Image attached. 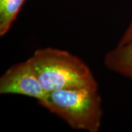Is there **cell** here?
<instances>
[{
  "mask_svg": "<svg viewBox=\"0 0 132 132\" xmlns=\"http://www.w3.org/2000/svg\"><path fill=\"white\" fill-rule=\"evenodd\" d=\"M46 93L64 89L98 87L90 68L68 51L39 48L29 58Z\"/></svg>",
  "mask_w": 132,
  "mask_h": 132,
  "instance_id": "obj_1",
  "label": "cell"
},
{
  "mask_svg": "<svg viewBox=\"0 0 132 132\" xmlns=\"http://www.w3.org/2000/svg\"><path fill=\"white\" fill-rule=\"evenodd\" d=\"M38 103L73 129L98 132L101 128L104 111L98 87L51 91Z\"/></svg>",
  "mask_w": 132,
  "mask_h": 132,
  "instance_id": "obj_2",
  "label": "cell"
},
{
  "mask_svg": "<svg viewBox=\"0 0 132 132\" xmlns=\"http://www.w3.org/2000/svg\"><path fill=\"white\" fill-rule=\"evenodd\" d=\"M46 93L29 59L10 67L0 77L1 95H24L38 102Z\"/></svg>",
  "mask_w": 132,
  "mask_h": 132,
  "instance_id": "obj_3",
  "label": "cell"
},
{
  "mask_svg": "<svg viewBox=\"0 0 132 132\" xmlns=\"http://www.w3.org/2000/svg\"><path fill=\"white\" fill-rule=\"evenodd\" d=\"M104 62L110 71L132 79V41L118 44L106 53Z\"/></svg>",
  "mask_w": 132,
  "mask_h": 132,
  "instance_id": "obj_4",
  "label": "cell"
},
{
  "mask_svg": "<svg viewBox=\"0 0 132 132\" xmlns=\"http://www.w3.org/2000/svg\"><path fill=\"white\" fill-rule=\"evenodd\" d=\"M26 0H0V36L10 30Z\"/></svg>",
  "mask_w": 132,
  "mask_h": 132,
  "instance_id": "obj_5",
  "label": "cell"
},
{
  "mask_svg": "<svg viewBox=\"0 0 132 132\" xmlns=\"http://www.w3.org/2000/svg\"><path fill=\"white\" fill-rule=\"evenodd\" d=\"M130 41H132V19L125 32H123L121 38L120 39L118 44H123Z\"/></svg>",
  "mask_w": 132,
  "mask_h": 132,
  "instance_id": "obj_6",
  "label": "cell"
}]
</instances>
